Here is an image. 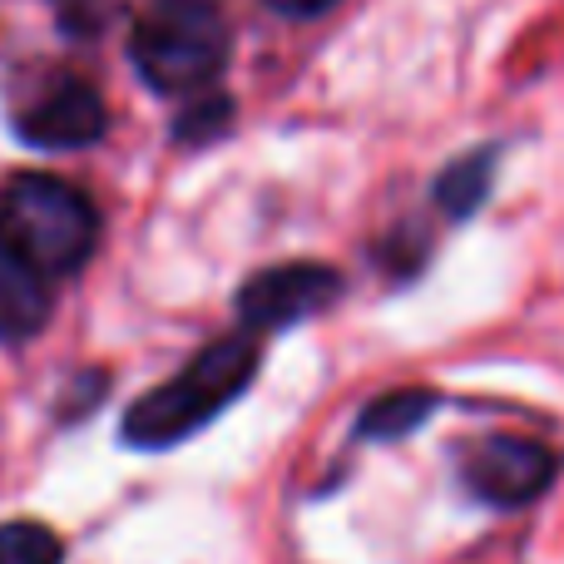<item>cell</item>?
Wrapping results in <instances>:
<instances>
[{
    "label": "cell",
    "mask_w": 564,
    "mask_h": 564,
    "mask_svg": "<svg viewBox=\"0 0 564 564\" xmlns=\"http://www.w3.org/2000/svg\"><path fill=\"white\" fill-rule=\"evenodd\" d=\"M99 243V208L59 174H10L0 188V253L35 278H69Z\"/></svg>",
    "instance_id": "6da1fadb"
},
{
    "label": "cell",
    "mask_w": 564,
    "mask_h": 564,
    "mask_svg": "<svg viewBox=\"0 0 564 564\" xmlns=\"http://www.w3.org/2000/svg\"><path fill=\"white\" fill-rule=\"evenodd\" d=\"M258 371L253 337H218L188 361L178 377H169L159 391L139 397L124 411V446L134 451H169L204 431L214 416H224L248 391Z\"/></svg>",
    "instance_id": "7a4b0ae2"
},
{
    "label": "cell",
    "mask_w": 564,
    "mask_h": 564,
    "mask_svg": "<svg viewBox=\"0 0 564 564\" xmlns=\"http://www.w3.org/2000/svg\"><path fill=\"white\" fill-rule=\"evenodd\" d=\"M234 30L218 0H144L129 25V59L164 95H198L218 79Z\"/></svg>",
    "instance_id": "3957f363"
},
{
    "label": "cell",
    "mask_w": 564,
    "mask_h": 564,
    "mask_svg": "<svg viewBox=\"0 0 564 564\" xmlns=\"http://www.w3.org/2000/svg\"><path fill=\"white\" fill-rule=\"evenodd\" d=\"M560 476V456L535 436H480L460 451V486L496 510L535 506Z\"/></svg>",
    "instance_id": "277c9868"
},
{
    "label": "cell",
    "mask_w": 564,
    "mask_h": 564,
    "mask_svg": "<svg viewBox=\"0 0 564 564\" xmlns=\"http://www.w3.org/2000/svg\"><path fill=\"white\" fill-rule=\"evenodd\" d=\"M341 273L327 263H278L238 288V317L248 332H288L341 297Z\"/></svg>",
    "instance_id": "5b68a950"
},
{
    "label": "cell",
    "mask_w": 564,
    "mask_h": 564,
    "mask_svg": "<svg viewBox=\"0 0 564 564\" xmlns=\"http://www.w3.org/2000/svg\"><path fill=\"white\" fill-rule=\"evenodd\" d=\"M105 129H109L105 95L85 75H55L15 115V134L35 149H50V154L95 144V139H105Z\"/></svg>",
    "instance_id": "8992f818"
},
{
    "label": "cell",
    "mask_w": 564,
    "mask_h": 564,
    "mask_svg": "<svg viewBox=\"0 0 564 564\" xmlns=\"http://www.w3.org/2000/svg\"><path fill=\"white\" fill-rule=\"evenodd\" d=\"M50 322V288L15 258L0 253V337L25 341Z\"/></svg>",
    "instance_id": "52a82bcc"
},
{
    "label": "cell",
    "mask_w": 564,
    "mask_h": 564,
    "mask_svg": "<svg viewBox=\"0 0 564 564\" xmlns=\"http://www.w3.org/2000/svg\"><path fill=\"white\" fill-rule=\"evenodd\" d=\"M441 411V397L426 387H397L381 391L377 401H367V411L357 416V436L361 441H401L411 431H421L431 416Z\"/></svg>",
    "instance_id": "ba28073f"
},
{
    "label": "cell",
    "mask_w": 564,
    "mask_h": 564,
    "mask_svg": "<svg viewBox=\"0 0 564 564\" xmlns=\"http://www.w3.org/2000/svg\"><path fill=\"white\" fill-rule=\"evenodd\" d=\"M496 164H500V149L496 144H480L476 154L451 159V164L436 174V188H431V198L441 204V214H451V218H470V214H476V208L490 198Z\"/></svg>",
    "instance_id": "9c48e42d"
},
{
    "label": "cell",
    "mask_w": 564,
    "mask_h": 564,
    "mask_svg": "<svg viewBox=\"0 0 564 564\" xmlns=\"http://www.w3.org/2000/svg\"><path fill=\"white\" fill-rule=\"evenodd\" d=\"M0 564H65V545L40 520H6L0 525Z\"/></svg>",
    "instance_id": "30bf717a"
},
{
    "label": "cell",
    "mask_w": 564,
    "mask_h": 564,
    "mask_svg": "<svg viewBox=\"0 0 564 564\" xmlns=\"http://www.w3.org/2000/svg\"><path fill=\"white\" fill-rule=\"evenodd\" d=\"M228 119H234V99H228V95L194 99V105H188V115L178 119V139H194V144H204V139L218 134Z\"/></svg>",
    "instance_id": "8fae6325"
},
{
    "label": "cell",
    "mask_w": 564,
    "mask_h": 564,
    "mask_svg": "<svg viewBox=\"0 0 564 564\" xmlns=\"http://www.w3.org/2000/svg\"><path fill=\"white\" fill-rule=\"evenodd\" d=\"M55 10L69 35H99V25L109 20L115 0H55Z\"/></svg>",
    "instance_id": "7c38bea8"
},
{
    "label": "cell",
    "mask_w": 564,
    "mask_h": 564,
    "mask_svg": "<svg viewBox=\"0 0 564 564\" xmlns=\"http://www.w3.org/2000/svg\"><path fill=\"white\" fill-rule=\"evenodd\" d=\"M273 10H282V15H297V20H312L322 15V10H332L337 0H268Z\"/></svg>",
    "instance_id": "4fadbf2b"
}]
</instances>
